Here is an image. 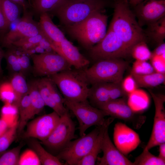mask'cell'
<instances>
[{
    "instance_id": "1",
    "label": "cell",
    "mask_w": 165,
    "mask_h": 165,
    "mask_svg": "<svg viewBox=\"0 0 165 165\" xmlns=\"http://www.w3.org/2000/svg\"><path fill=\"white\" fill-rule=\"evenodd\" d=\"M129 4L127 0H118L116 2L109 28L121 39L130 52L137 43L145 41L146 37Z\"/></svg>"
},
{
    "instance_id": "2",
    "label": "cell",
    "mask_w": 165,
    "mask_h": 165,
    "mask_svg": "<svg viewBox=\"0 0 165 165\" xmlns=\"http://www.w3.org/2000/svg\"><path fill=\"white\" fill-rule=\"evenodd\" d=\"M107 0H61L48 13L64 26L80 22L107 7Z\"/></svg>"
},
{
    "instance_id": "3",
    "label": "cell",
    "mask_w": 165,
    "mask_h": 165,
    "mask_svg": "<svg viewBox=\"0 0 165 165\" xmlns=\"http://www.w3.org/2000/svg\"><path fill=\"white\" fill-rule=\"evenodd\" d=\"M108 19L107 16L103 11H98L80 22L64 27L71 36L89 50L105 35Z\"/></svg>"
},
{
    "instance_id": "4",
    "label": "cell",
    "mask_w": 165,
    "mask_h": 165,
    "mask_svg": "<svg viewBox=\"0 0 165 165\" xmlns=\"http://www.w3.org/2000/svg\"><path fill=\"white\" fill-rule=\"evenodd\" d=\"M84 70L72 68L48 77L56 85L64 99L76 102L86 101L90 84Z\"/></svg>"
},
{
    "instance_id": "5",
    "label": "cell",
    "mask_w": 165,
    "mask_h": 165,
    "mask_svg": "<svg viewBox=\"0 0 165 165\" xmlns=\"http://www.w3.org/2000/svg\"><path fill=\"white\" fill-rule=\"evenodd\" d=\"M128 63L122 59L98 60L84 70L86 77L90 85L101 82H121Z\"/></svg>"
},
{
    "instance_id": "6",
    "label": "cell",
    "mask_w": 165,
    "mask_h": 165,
    "mask_svg": "<svg viewBox=\"0 0 165 165\" xmlns=\"http://www.w3.org/2000/svg\"><path fill=\"white\" fill-rule=\"evenodd\" d=\"M64 104L77 118L79 124L80 136L85 134L89 127L93 126L100 127L104 123L108 115L102 110L90 104L88 101H74L64 98Z\"/></svg>"
},
{
    "instance_id": "7",
    "label": "cell",
    "mask_w": 165,
    "mask_h": 165,
    "mask_svg": "<svg viewBox=\"0 0 165 165\" xmlns=\"http://www.w3.org/2000/svg\"><path fill=\"white\" fill-rule=\"evenodd\" d=\"M90 56L95 62L111 59H122L130 52L119 37L109 28L103 39L92 47Z\"/></svg>"
},
{
    "instance_id": "8",
    "label": "cell",
    "mask_w": 165,
    "mask_h": 165,
    "mask_svg": "<svg viewBox=\"0 0 165 165\" xmlns=\"http://www.w3.org/2000/svg\"><path fill=\"white\" fill-rule=\"evenodd\" d=\"M101 126H97L88 134L71 141L59 151L57 157L59 160L65 161L66 165H77L90 151L99 132Z\"/></svg>"
},
{
    "instance_id": "9",
    "label": "cell",
    "mask_w": 165,
    "mask_h": 165,
    "mask_svg": "<svg viewBox=\"0 0 165 165\" xmlns=\"http://www.w3.org/2000/svg\"><path fill=\"white\" fill-rule=\"evenodd\" d=\"M97 108L108 116L130 123L134 128L138 129L145 123L146 117L134 110L129 105L127 97L111 100Z\"/></svg>"
},
{
    "instance_id": "10",
    "label": "cell",
    "mask_w": 165,
    "mask_h": 165,
    "mask_svg": "<svg viewBox=\"0 0 165 165\" xmlns=\"http://www.w3.org/2000/svg\"><path fill=\"white\" fill-rule=\"evenodd\" d=\"M31 58L35 76L49 77L72 67L62 56L55 52L33 54Z\"/></svg>"
},
{
    "instance_id": "11",
    "label": "cell",
    "mask_w": 165,
    "mask_h": 165,
    "mask_svg": "<svg viewBox=\"0 0 165 165\" xmlns=\"http://www.w3.org/2000/svg\"><path fill=\"white\" fill-rule=\"evenodd\" d=\"M53 132L42 143L48 148L60 151L73 139L76 138L75 125L70 116L69 110L61 116Z\"/></svg>"
},
{
    "instance_id": "12",
    "label": "cell",
    "mask_w": 165,
    "mask_h": 165,
    "mask_svg": "<svg viewBox=\"0 0 165 165\" xmlns=\"http://www.w3.org/2000/svg\"><path fill=\"white\" fill-rule=\"evenodd\" d=\"M32 12L23 13L15 28L8 31L1 38L2 46L8 48L21 39L36 36L42 31L38 22L33 18Z\"/></svg>"
},
{
    "instance_id": "13",
    "label": "cell",
    "mask_w": 165,
    "mask_h": 165,
    "mask_svg": "<svg viewBox=\"0 0 165 165\" xmlns=\"http://www.w3.org/2000/svg\"><path fill=\"white\" fill-rule=\"evenodd\" d=\"M155 106L153 128L149 141L144 149L151 148L165 142V110L164 104L165 95L149 90Z\"/></svg>"
},
{
    "instance_id": "14",
    "label": "cell",
    "mask_w": 165,
    "mask_h": 165,
    "mask_svg": "<svg viewBox=\"0 0 165 165\" xmlns=\"http://www.w3.org/2000/svg\"><path fill=\"white\" fill-rule=\"evenodd\" d=\"M60 118L58 114L53 111L51 113L36 118L27 125L24 137L35 138L41 141H44L54 130Z\"/></svg>"
},
{
    "instance_id": "15",
    "label": "cell",
    "mask_w": 165,
    "mask_h": 165,
    "mask_svg": "<svg viewBox=\"0 0 165 165\" xmlns=\"http://www.w3.org/2000/svg\"><path fill=\"white\" fill-rule=\"evenodd\" d=\"M136 6L135 15L141 27L148 26L165 16V0H146Z\"/></svg>"
},
{
    "instance_id": "16",
    "label": "cell",
    "mask_w": 165,
    "mask_h": 165,
    "mask_svg": "<svg viewBox=\"0 0 165 165\" xmlns=\"http://www.w3.org/2000/svg\"><path fill=\"white\" fill-rule=\"evenodd\" d=\"M113 141L116 147L125 155L135 150L141 143L138 134L120 122L115 125Z\"/></svg>"
},
{
    "instance_id": "17",
    "label": "cell",
    "mask_w": 165,
    "mask_h": 165,
    "mask_svg": "<svg viewBox=\"0 0 165 165\" xmlns=\"http://www.w3.org/2000/svg\"><path fill=\"white\" fill-rule=\"evenodd\" d=\"M108 129L105 131L102 145L103 155L97 157L98 165H134L121 152L112 142L109 135Z\"/></svg>"
},
{
    "instance_id": "18",
    "label": "cell",
    "mask_w": 165,
    "mask_h": 165,
    "mask_svg": "<svg viewBox=\"0 0 165 165\" xmlns=\"http://www.w3.org/2000/svg\"><path fill=\"white\" fill-rule=\"evenodd\" d=\"M54 45L56 52L62 56L72 67L82 70L88 68L89 61L66 38L59 44Z\"/></svg>"
},
{
    "instance_id": "19",
    "label": "cell",
    "mask_w": 165,
    "mask_h": 165,
    "mask_svg": "<svg viewBox=\"0 0 165 165\" xmlns=\"http://www.w3.org/2000/svg\"><path fill=\"white\" fill-rule=\"evenodd\" d=\"M115 119L110 117L105 119L101 126L99 132L90 152L77 163V165H94L95 164L98 155L101 151V147L104 135Z\"/></svg>"
},
{
    "instance_id": "20",
    "label": "cell",
    "mask_w": 165,
    "mask_h": 165,
    "mask_svg": "<svg viewBox=\"0 0 165 165\" xmlns=\"http://www.w3.org/2000/svg\"><path fill=\"white\" fill-rule=\"evenodd\" d=\"M38 22L41 30L54 45L59 44L66 38L63 32L54 23L48 13L41 14Z\"/></svg>"
},
{
    "instance_id": "21",
    "label": "cell",
    "mask_w": 165,
    "mask_h": 165,
    "mask_svg": "<svg viewBox=\"0 0 165 165\" xmlns=\"http://www.w3.org/2000/svg\"><path fill=\"white\" fill-rule=\"evenodd\" d=\"M88 99L91 105L96 108L110 101L109 83L101 82L91 85Z\"/></svg>"
},
{
    "instance_id": "22",
    "label": "cell",
    "mask_w": 165,
    "mask_h": 165,
    "mask_svg": "<svg viewBox=\"0 0 165 165\" xmlns=\"http://www.w3.org/2000/svg\"><path fill=\"white\" fill-rule=\"evenodd\" d=\"M130 75L135 80L138 87L152 88L165 82V73L156 72L140 75L131 72Z\"/></svg>"
},
{
    "instance_id": "23",
    "label": "cell",
    "mask_w": 165,
    "mask_h": 165,
    "mask_svg": "<svg viewBox=\"0 0 165 165\" xmlns=\"http://www.w3.org/2000/svg\"><path fill=\"white\" fill-rule=\"evenodd\" d=\"M36 81L39 91L45 106L51 108L60 116H61L62 113L52 97L50 89L51 79L49 77H45Z\"/></svg>"
},
{
    "instance_id": "24",
    "label": "cell",
    "mask_w": 165,
    "mask_h": 165,
    "mask_svg": "<svg viewBox=\"0 0 165 165\" xmlns=\"http://www.w3.org/2000/svg\"><path fill=\"white\" fill-rule=\"evenodd\" d=\"M19 119L17 133L20 134L24 130L28 121L32 118L31 108L28 92L20 100L18 105Z\"/></svg>"
},
{
    "instance_id": "25",
    "label": "cell",
    "mask_w": 165,
    "mask_h": 165,
    "mask_svg": "<svg viewBox=\"0 0 165 165\" xmlns=\"http://www.w3.org/2000/svg\"><path fill=\"white\" fill-rule=\"evenodd\" d=\"M30 144L33 150L37 155L41 164L43 165H66L61 162L57 156L47 152L37 140L33 139L30 141Z\"/></svg>"
},
{
    "instance_id": "26",
    "label": "cell",
    "mask_w": 165,
    "mask_h": 165,
    "mask_svg": "<svg viewBox=\"0 0 165 165\" xmlns=\"http://www.w3.org/2000/svg\"><path fill=\"white\" fill-rule=\"evenodd\" d=\"M28 86V94L30 100L32 118L35 115L41 112L45 105L39 91L36 80L29 83Z\"/></svg>"
},
{
    "instance_id": "27",
    "label": "cell",
    "mask_w": 165,
    "mask_h": 165,
    "mask_svg": "<svg viewBox=\"0 0 165 165\" xmlns=\"http://www.w3.org/2000/svg\"><path fill=\"white\" fill-rule=\"evenodd\" d=\"M0 6L9 24L19 17L21 7L11 0H0Z\"/></svg>"
},
{
    "instance_id": "28",
    "label": "cell",
    "mask_w": 165,
    "mask_h": 165,
    "mask_svg": "<svg viewBox=\"0 0 165 165\" xmlns=\"http://www.w3.org/2000/svg\"><path fill=\"white\" fill-rule=\"evenodd\" d=\"M147 35L159 44L163 42L165 38V17L147 26Z\"/></svg>"
},
{
    "instance_id": "29",
    "label": "cell",
    "mask_w": 165,
    "mask_h": 165,
    "mask_svg": "<svg viewBox=\"0 0 165 165\" xmlns=\"http://www.w3.org/2000/svg\"><path fill=\"white\" fill-rule=\"evenodd\" d=\"M19 110L17 105L13 104H5L0 111V118L9 127L18 123Z\"/></svg>"
},
{
    "instance_id": "30",
    "label": "cell",
    "mask_w": 165,
    "mask_h": 165,
    "mask_svg": "<svg viewBox=\"0 0 165 165\" xmlns=\"http://www.w3.org/2000/svg\"><path fill=\"white\" fill-rule=\"evenodd\" d=\"M10 81L16 96L18 107L21 99L28 92V84L26 82L24 74L22 73L13 74Z\"/></svg>"
},
{
    "instance_id": "31",
    "label": "cell",
    "mask_w": 165,
    "mask_h": 165,
    "mask_svg": "<svg viewBox=\"0 0 165 165\" xmlns=\"http://www.w3.org/2000/svg\"><path fill=\"white\" fill-rule=\"evenodd\" d=\"M0 100L4 104H13L17 106L16 96L10 81L0 83Z\"/></svg>"
},
{
    "instance_id": "32",
    "label": "cell",
    "mask_w": 165,
    "mask_h": 165,
    "mask_svg": "<svg viewBox=\"0 0 165 165\" xmlns=\"http://www.w3.org/2000/svg\"><path fill=\"white\" fill-rule=\"evenodd\" d=\"M7 48V51L5 52L4 57L6 59L9 70L13 74L16 73L24 74L18 60L16 47L12 45Z\"/></svg>"
},
{
    "instance_id": "33",
    "label": "cell",
    "mask_w": 165,
    "mask_h": 165,
    "mask_svg": "<svg viewBox=\"0 0 165 165\" xmlns=\"http://www.w3.org/2000/svg\"><path fill=\"white\" fill-rule=\"evenodd\" d=\"M134 165H164L165 160L153 155L149 150L144 149L142 152L135 159Z\"/></svg>"
},
{
    "instance_id": "34",
    "label": "cell",
    "mask_w": 165,
    "mask_h": 165,
    "mask_svg": "<svg viewBox=\"0 0 165 165\" xmlns=\"http://www.w3.org/2000/svg\"><path fill=\"white\" fill-rule=\"evenodd\" d=\"M23 145L20 144L17 146L2 153L0 156V165H18L20 152Z\"/></svg>"
},
{
    "instance_id": "35",
    "label": "cell",
    "mask_w": 165,
    "mask_h": 165,
    "mask_svg": "<svg viewBox=\"0 0 165 165\" xmlns=\"http://www.w3.org/2000/svg\"><path fill=\"white\" fill-rule=\"evenodd\" d=\"M61 0H31L30 4L32 11L39 16L48 13Z\"/></svg>"
},
{
    "instance_id": "36",
    "label": "cell",
    "mask_w": 165,
    "mask_h": 165,
    "mask_svg": "<svg viewBox=\"0 0 165 165\" xmlns=\"http://www.w3.org/2000/svg\"><path fill=\"white\" fill-rule=\"evenodd\" d=\"M130 55L136 60L147 61L150 59L152 53L145 41H142L133 46L131 50Z\"/></svg>"
},
{
    "instance_id": "37",
    "label": "cell",
    "mask_w": 165,
    "mask_h": 165,
    "mask_svg": "<svg viewBox=\"0 0 165 165\" xmlns=\"http://www.w3.org/2000/svg\"><path fill=\"white\" fill-rule=\"evenodd\" d=\"M46 36L42 31L36 36L21 39L13 43L12 45L28 51L35 46Z\"/></svg>"
},
{
    "instance_id": "38",
    "label": "cell",
    "mask_w": 165,
    "mask_h": 165,
    "mask_svg": "<svg viewBox=\"0 0 165 165\" xmlns=\"http://www.w3.org/2000/svg\"><path fill=\"white\" fill-rule=\"evenodd\" d=\"M17 126L18 123L9 127L0 137V153L6 151L15 139Z\"/></svg>"
},
{
    "instance_id": "39",
    "label": "cell",
    "mask_w": 165,
    "mask_h": 165,
    "mask_svg": "<svg viewBox=\"0 0 165 165\" xmlns=\"http://www.w3.org/2000/svg\"><path fill=\"white\" fill-rule=\"evenodd\" d=\"M18 165H39L41 164L35 152L33 149H28L20 156Z\"/></svg>"
},
{
    "instance_id": "40",
    "label": "cell",
    "mask_w": 165,
    "mask_h": 165,
    "mask_svg": "<svg viewBox=\"0 0 165 165\" xmlns=\"http://www.w3.org/2000/svg\"><path fill=\"white\" fill-rule=\"evenodd\" d=\"M155 72L151 64L147 61L136 60L133 63L131 72L137 74L144 75Z\"/></svg>"
},
{
    "instance_id": "41",
    "label": "cell",
    "mask_w": 165,
    "mask_h": 165,
    "mask_svg": "<svg viewBox=\"0 0 165 165\" xmlns=\"http://www.w3.org/2000/svg\"><path fill=\"white\" fill-rule=\"evenodd\" d=\"M121 82L109 83V93L110 101L127 97L128 95L123 89Z\"/></svg>"
},
{
    "instance_id": "42",
    "label": "cell",
    "mask_w": 165,
    "mask_h": 165,
    "mask_svg": "<svg viewBox=\"0 0 165 165\" xmlns=\"http://www.w3.org/2000/svg\"><path fill=\"white\" fill-rule=\"evenodd\" d=\"M15 46L18 60L24 74L30 69L31 56L25 51L20 48Z\"/></svg>"
},
{
    "instance_id": "43",
    "label": "cell",
    "mask_w": 165,
    "mask_h": 165,
    "mask_svg": "<svg viewBox=\"0 0 165 165\" xmlns=\"http://www.w3.org/2000/svg\"><path fill=\"white\" fill-rule=\"evenodd\" d=\"M165 55H152L150 58L151 64L156 72L165 73Z\"/></svg>"
},
{
    "instance_id": "44",
    "label": "cell",
    "mask_w": 165,
    "mask_h": 165,
    "mask_svg": "<svg viewBox=\"0 0 165 165\" xmlns=\"http://www.w3.org/2000/svg\"><path fill=\"white\" fill-rule=\"evenodd\" d=\"M121 85L124 90L129 95L134 91L137 87L135 80L131 75L123 79Z\"/></svg>"
},
{
    "instance_id": "45",
    "label": "cell",
    "mask_w": 165,
    "mask_h": 165,
    "mask_svg": "<svg viewBox=\"0 0 165 165\" xmlns=\"http://www.w3.org/2000/svg\"><path fill=\"white\" fill-rule=\"evenodd\" d=\"M10 25L8 24L0 6V33L3 35L6 32Z\"/></svg>"
},
{
    "instance_id": "46",
    "label": "cell",
    "mask_w": 165,
    "mask_h": 165,
    "mask_svg": "<svg viewBox=\"0 0 165 165\" xmlns=\"http://www.w3.org/2000/svg\"><path fill=\"white\" fill-rule=\"evenodd\" d=\"M165 44L163 42L159 44L158 46L152 53V55L156 56L165 55Z\"/></svg>"
},
{
    "instance_id": "47",
    "label": "cell",
    "mask_w": 165,
    "mask_h": 165,
    "mask_svg": "<svg viewBox=\"0 0 165 165\" xmlns=\"http://www.w3.org/2000/svg\"><path fill=\"white\" fill-rule=\"evenodd\" d=\"M19 5L22 8L23 13H25L29 11L31 8L28 1L26 0H11Z\"/></svg>"
},
{
    "instance_id": "48",
    "label": "cell",
    "mask_w": 165,
    "mask_h": 165,
    "mask_svg": "<svg viewBox=\"0 0 165 165\" xmlns=\"http://www.w3.org/2000/svg\"><path fill=\"white\" fill-rule=\"evenodd\" d=\"M159 155L158 156L161 159L165 160V142L159 145Z\"/></svg>"
},
{
    "instance_id": "49",
    "label": "cell",
    "mask_w": 165,
    "mask_h": 165,
    "mask_svg": "<svg viewBox=\"0 0 165 165\" xmlns=\"http://www.w3.org/2000/svg\"><path fill=\"white\" fill-rule=\"evenodd\" d=\"M9 128L6 123L0 118V137Z\"/></svg>"
},
{
    "instance_id": "50",
    "label": "cell",
    "mask_w": 165,
    "mask_h": 165,
    "mask_svg": "<svg viewBox=\"0 0 165 165\" xmlns=\"http://www.w3.org/2000/svg\"><path fill=\"white\" fill-rule=\"evenodd\" d=\"M129 3L136 6L146 0H127Z\"/></svg>"
},
{
    "instance_id": "51",
    "label": "cell",
    "mask_w": 165,
    "mask_h": 165,
    "mask_svg": "<svg viewBox=\"0 0 165 165\" xmlns=\"http://www.w3.org/2000/svg\"><path fill=\"white\" fill-rule=\"evenodd\" d=\"M5 52L0 47V75H1L2 73V69L1 67V61L2 60L4 57Z\"/></svg>"
}]
</instances>
